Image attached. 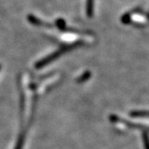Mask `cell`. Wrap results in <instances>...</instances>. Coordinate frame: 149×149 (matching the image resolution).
Returning a JSON list of instances; mask_svg holds the SVG:
<instances>
[{"label": "cell", "mask_w": 149, "mask_h": 149, "mask_svg": "<svg viewBox=\"0 0 149 149\" xmlns=\"http://www.w3.org/2000/svg\"><path fill=\"white\" fill-rule=\"evenodd\" d=\"M133 117H149V112L147 111H134L131 113Z\"/></svg>", "instance_id": "cell-4"}, {"label": "cell", "mask_w": 149, "mask_h": 149, "mask_svg": "<svg viewBox=\"0 0 149 149\" xmlns=\"http://www.w3.org/2000/svg\"><path fill=\"white\" fill-rule=\"evenodd\" d=\"M93 9H94V0H87L86 13H87V15L90 17L93 14Z\"/></svg>", "instance_id": "cell-2"}, {"label": "cell", "mask_w": 149, "mask_h": 149, "mask_svg": "<svg viewBox=\"0 0 149 149\" xmlns=\"http://www.w3.org/2000/svg\"><path fill=\"white\" fill-rule=\"evenodd\" d=\"M143 140L144 148L149 149V136L148 131H143Z\"/></svg>", "instance_id": "cell-3"}, {"label": "cell", "mask_w": 149, "mask_h": 149, "mask_svg": "<svg viewBox=\"0 0 149 149\" xmlns=\"http://www.w3.org/2000/svg\"><path fill=\"white\" fill-rule=\"evenodd\" d=\"M27 20L29 21L30 23H32L33 25H36V26H39V27H52V26L51 24H47V22L42 21L40 19L37 18L36 17H34L32 14L28 15L27 16Z\"/></svg>", "instance_id": "cell-1"}, {"label": "cell", "mask_w": 149, "mask_h": 149, "mask_svg": "<svg viewBox=\"0 0 149 149\" xmlns=\"http://www.w3.org/2000/svg\"><path fill=\"white\" fill-rule=\"evenodd\" d=\"M56 26L58 27L59 29H61V30H63L65 28V22L63 19H61V18H59L56 20Z\"/></svg>", "instance_id": "cell-5"}]
</instances>
